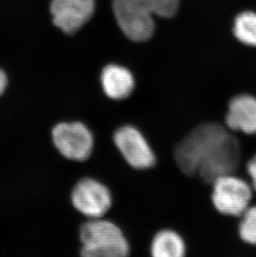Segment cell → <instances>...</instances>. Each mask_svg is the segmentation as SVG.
Instances as JSON below:
<instances>
[{
    "mask_svg": "<svg viewBox=\"0 0 256 257\" xmlns=\"http://www.w3.org/2000/svg\"><path fill=\"white\" fill-rule=\"evenodd\" d=\"M232 131L220 121L197 124L181 139L175 148V161L180 170L188 177H196L201 166L207 162Z\"/></svg>",
    "mask_w": 256,
    "mask_h": 257,
    "instance_id": "cell-1",
    "label": "cell"
},
{
    "mask_svg": "<svg viewBox=\"0 0 256 257\" xmlns=\"http://www.w3.org/2000/svg\"><path fill=\"white\" fill-rule=\"evenodd\" d=\"M254 190L246 179L235 175L220 177L210 187V201L218 213L239 218L251 205Z\"/></svg>",
    "mask_w": 256,
    "mask_h": 257,
    "instance_id": "cell-3",
    "label": "cell"
},
{
    "mask_svg": "<svg viewBox=\"0 0 256 257\" xmlns=\"http://www.w3.org/2000/svg\"><path fill=\"white\" fill-rule=\"evenodd\" d=\"M112 6L119 27L128 39L143 42L153 36V15L144 0H113Z\"/></svg>",
    "mask_w": 256,
    "mask_h": 257,
    "instance_id": "cell-5",
    "label": "cell"
},
{
    "mask_svg": "<svg viewBox=\"0 0 256 257\" xmlns=\"http://www.w3.org/2000/svg\"><path fill=\"white\" fill-rule=\"evenodd\" d=\"M79 240L83 257H124L130 246L117 225L102 218L90 219L80 226Z\"/></svg>",
    "mask_w": 256,
    "mask_h": 257,
    "instance_id": "cell-2",
    "label": "cell"
},
{
    "mask_svg": "<svg viewBox=\"0 0 256 257\" xmlns=\"http://www.w3.org/2000/svg\"><path fill=\"white\" fill-rule=\"evenodd\" d=\"M53 144L68 160L84 162L94 148V136L87 125L81 121H64L52 130Z\"/></svg>",
    "mask_w": 256,
    "mask_h": 257,
    "instance_id": "cell-4",
    "label": "cell"
},
{
    "mask_svg": "<svg viewBox=\"0 0 256 257\" xmlns=\"http://www.w3.org/2000/svg\"><path fill=\"white\" fill-rule=\"evenodd\" d=\"M224 123L234 133L256 135V97L244 92L233 96L228 102Z\"/></svg>",
    "mask_w": 256,
    "mask_h": 257,
    "instance_id": "cell-9",
    "label": "cell"
},
{
    "mask_svg": "<svg viewBox=\"0 0 256 257\" xmlns=\"http://www.w3.org/2000/svg\"><path fill=\"white\" fill-rule=\"evenodd\" d=\"M114 144L128 165L138 170L153 168L157 158L143 133L133 125H124L113 134Z\"/></svg>",
    "mask_w": 256,
    "mask_h": 257,
    "instance_id": "cell-7",
    "label": "cell"
},
{
    "mask_svg": "<svg viewBox=\"0 0 256 257\" xmlns=\"http://www.w3.org/2000/svg\"><path fill=\"white\" fill-rule=\"evenodd\" d=\"M238 235L244 244L256 246V204H251L238 218Z\"/></svg>",
    "mask_w": 256,
    "mask_h": 257,
    "instance_id": "cell-13",
    "label": "cell"
},
{
    "mask_svg": "<svg viewBox=\"0 0 256 257\" xmlns=\"http://www.w3.org/2000/svg\"><path fill=\"white\" fill-rule=\"evenodd\" d=\"M8 80L7 77L5 75V73L0 69V95L5 92L6 86H7Z\"/></svg>",
    "mask_w": 256,
    "mask_h": 257,
    "instance_id": "cell-16",
    "label": "cell"
},
{
    "mask_svg": "<svg viewBox=\"0 0 256 257\" xmlns=\"http://www.w3.org/2000/svg\"><path fill=\"white\" fill-rule=\"evenodd\" d=\"M150 251L154 257H182L186 255V242L177 231L164 229L154 235Z\"/></svg>",
    "mask_w": 256,
    "mask_h": 257,
    "instance_id": "cell-11",
    "label": "cell"
},
{
    "mask_svg": "<svg viewBox=\"0 0 256 257\" xmlns=\"http://www.w3.org/2000/svg\"><path fill=\"white\" fill-rule=\"evenodd\" d=\"M153 15L172 18L177 14L179 0H144Z\"/></svg>",
    "mask_w": 256,
    "mask_h": 257,
    "instance_id": "cell-14",
    "label": "cell"
},
{
    "mask_svg": "<svg viewBox=\"0 0 256 257\" xmlns=\"http://www.w3.org/2000/svg\"><path fill=\"white\" fill-rule=\"evenodd\" d=\"M102 90L115 101L126 99L135 89V78L127 68L117 64L106 66L101 74Z\"/></svg>",
    "mask_w": 256,
    "mask_h": 257,
    "instance_id": "cell-10",
    "label": "cell"
},
{
    "mask_svg": "<svg viewBox=\"0 0 256 257\" xmlns=\"http://www.w3.org/2000/svg\"><path fill=\"white\" fill-rule=\"evenodd\" d=\"M94 10L95 0H53L50 6L53 24L67 34L78 31Z\"/></svg>",
    "mask_w": 256,
    "mask_h": 257,
    "instance_id": "cell-8",
    "label": "cell"
},
{
    "mask_svg": "<svg viewBox=\"0 0 256 257\" xmlns=\"http://www.w3.org/2000/svg\"><path fill=\"white\" fill-rule=\"evenodd\" d=\"M71 201L73 207L87 218H102L111 207L112 197L103 183L94 178L84 177L72 190Z\"/></svg>",
    "mask_w": 256,
    "mask_h": 257,
    "instance_id": "cell-6",
    "label": "cell"
},
{
    "mask_svg": "<svg viewBox=\"0 0 256 257\" xmlns=\"http://www.w3.org/2000/svg\"><path fill=\"white\" fill-rule=\"evenodd\" d=\"M234 34L243 44L256 47V14L242 13L234 21Z\"/></svg>",
    "mask_w": 256,
    "mask_h": 257,
    "instance_id": "cell-12",
    "label": "cell"
},
{
    "mask_svg": "<svg viewBox=\"0 0 256 257\" xmlns=\"http://www.w3.org/2000/svg\"><path fill=\"white\" fill-rule=\"evenodd\" d=\"M245 171L249 178V182L256 195V154L248 160L245 164Z\"/></svg>",
    "mask_w": 256,
    "mask_h": 257,
    "instance_id": "cell-15",
    "label": "cell"
}]
</instances>
